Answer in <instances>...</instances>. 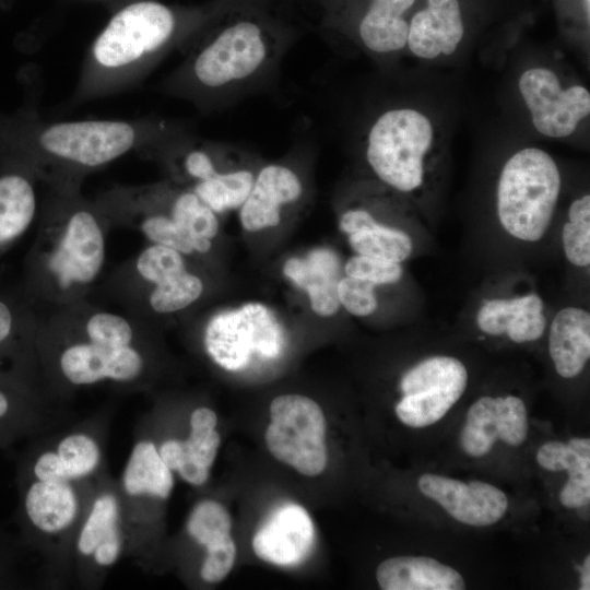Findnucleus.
I'll list each match as a JSON object with an SVG mask.
<instances>
[{"label":"nucleus","instance_id":"obj_1","mask_svg":"<svg viewBox=\"0 0 590 590\" xmlns=\"http://www.w3.org/2000/svg\"><path fill=\"white\" fill-rule=\"evenodd\" d=\"M292 38L287 28L255 10L227 9L185 49L166 88L203 109L225 106L276 75Z\"/></svg>","mask_w":590,"mask_h":590},{"label":"nucleus","instance_id":"obj_2","mask_svg":"<svg viewBox=\"0 0 590 590\" xmlns=\"http://www.w3.org/2000/svg\"><path fill=\"white\" fill-rule=\"evenodd\" d=\"M211 19L189 22L153 0L121 8L86 55L76 98L108 95L134 83L175 49L185 50Z\"/></svg>","mask_w":590,"mask_h":590},{"label":"nucleus","instance_id":"obj_3","mask_svg":"<svg viewBox=\"0 0 590 590\" xmlns=\"http://www.w3.org/2000/svg\"><path fill=\"white\" fill-rule=\"evenodd\" d=\"M560 192L553 157L524 148L505 163L497 184L496 205L504 229L523 241H538L547 231Z\"/></svg>","mask_w":590,"mask_h":590},{"label":"nucleus","instance_id":"obj_4","mask_svg":"<svg viewBox=\"0 0 590 590\" xmlns=\"http://www.w3.org/2000/svg\"><path fill=\"white\" fill-rule=\"evenodd\" d=\"M37 127L36 145L47 157L94 168L140 145H156L177 126L156 119H86Z\"/></svg>","mask_w":590,"mask_h":590},{"label":"nucleus","instance_id":"obj_5","mask_svg":"<svg viewBox=\"0 0 590 590\" xmlns=\"http://www.w3.org/2000/svg\"><path fill=\"white\" fill-rule=\"evenodd\" d=\"M434 142L435 130L427 116L414 108H390L370 125L365 155L384 184L412 192L423 186Z\"/></svg>","mask_w":590,"mask_h":590},{"label":"nucleus","instance_id":"obj_6","mask_svg":"<svg viewBox=\"0 0 590 590\" xmlns=\"http://www.w3.org/2000/svg\"><path fill=\"white\" fill-rule=\"evenodd\" d=\"M264 434L271 455L306 476L321 474L328 462L326 418L318 403L300 394H282L270 404Z\"/></svg>","mask_w":590,"mask_h":590},{"label":"nucleus","instance_id":"obj_7","mask_svg":"<svg viewBox=\"0 0 590 590\" xmlns=\"http://www.w3.org/2000/svg\"><path fill=\"white\" fill-rule=\"evenodd\" d=\"M208 354L226 370L247 367L253 356L276 358L284 346L283 330L262 304L248 303L215 315L204 332Z\"/></svg>","mask_w":590,"mask_h":590},{"label":"nucleus","instance_id":"obj_8","mask_svg":"<svg viewBox=\"0 0 590 590\" xmlns=\"http://www.w3.org/2000/svg\"><path fill=\"white\" fill-rule=\"evenodd\" d=\"M467 382V368L459 359L451 356L423 359L402 376L403 397L396 405V414L410 427L433 425L461 398Z\"/></svg>","mask_w":590,"mask_h":590},{"label":"nucleus","instance_id":"obj_9","mask_svg":"<svg viewBox=\"0 0 590 590\" xmlns=\"http://www.w3.org/2000/svg\"><path fill=\"white\" fill-rule=\"evenodd\" d=\"M518 87L533 127L543 135L568 137L590 114L589 91L581 85L563 88L556 73L547 68L526 70Z\"/></svg>","mask_w":590,"mask_h":590},{"label":"nucleus","instance_id":"obj_10","mask_svg":"<svg viewBox=\"0 0 590 590\" xmlns=\"http://www.w3.org/2000/svg\"><path fill=\"white\" fill-rule=\"evenodd\" d=\"M527 409L516 396L481 397L469 409L461 430L462 450L470 457L488 453L497 439L517 447L527 438Z\"/></svg>","mask_w":590,"mask_h":590},{"label":"nucleus","instance_id":"obj_11","mask_svg":"<svg viewBox=\"0 0 590 590\" xmlns=\"http://www.w3.org/2000/svg\"><path fill=\"white\" fill-rule=\"evenodd\" d=\"M423 495L439 504L452 518L468 526L498 522L508 509V498L498 487L482 482L426 473L417 481Z\"/></svg>","mask_w":590,"mask_h":590},{"label":"nucleus","instance_id":"obj_12","mask_svg":"<svg viewBox=\"0 0 590 590\" xmlns=\"http://www.w3.org/2000/svg\"><path fill=\"white\" fill-rule=\"evenodd\" d=\"M305 193L299 172L287 163L276 162L260 167L251 190L239 208L241 226L248 232L275 227L285 208L297 204Z\"/></svg>","mask_w":590,"mask_h":590},{"label":"nucleus","instance_id":"obj_13","mask_svg":"<svg viewBox=\"0 0 590 590\" xmlns=\"http://www.w3.org/2000/svg\"><path fill=\"white\" fill-rule=\"evenodd\" d=\"M315 527L307 510L284 504L272 511L252 538L256 555L279 566H296L310 554Z\"/></svg>","mask_w":590,"mask_h":590},{"label":"nucleus","instance_id":"obj_14","mask_svg":"<svg viewBox=\"0 0 590 590\" xmlns=\"http://www.w3.org/2000/svg\"><path fill=\"white\" fill-rule=\"evenodd\" d=\"M104 255V238L95 216L80 210L70 216L49 266L62 286L88 283L98 274Z\"/></svg>","mask_w":590,"mask_h":590},{"label":"nucleus","instance_id":"obj_15","mask_svg":"<svg viewBox=\"0 0 590 590\" xmlns=\"http://www.w3.org/2000/svg\"><path fill=\"white\" fill-rule=\"evenodd\" d=\"M464 34L458 0H427L409 23L406 46L416 57L435 59L452 55Z\"/></svg>","mask_w":590,"mask_h":590},{"label":"nucleus","instance_id":"obj_16","mask_svg":"<svg viewBox=\"0 0 590 590\" xmlns=\"http://www.w3.org/2000/svg\"><path fill=\"white\" fill-rule=\"evenodd\" d=\"M142 366L140 354L130 346L109 349L92 342L74 344L60 357L63 375L75 385L93 384L104 378L132 380Z\"/></svg>","mask_w":590,"mask_h":590},{"label":"nucleus","instance_id":"obj_17","mask_svg":"<svg viewBox=\"0 0 590 590\" xmlns=\"http://www.w3.org/2000/svg\"><path fill=\"white\" fill-rule=\"evenodd\" d=\"M476 323L481 331L489 335L507 333L516 343L535 341L546 327L544 304L536 294L493 298L481 306Z\"/></svg>","mask_w":590,"mask_h":590},{"label":"nucleus","instance_id":"obj_18","mask_svg":"<svg viewBox=\"0 0 590 590\" xmlns=\"http://www.w3.org/2000/svg\"><path fill=\"white\" fill-rule=\"evenodd\" d=\"M340 229L349 235L357 255L401 263L413 250L411 237L403 231L382 225L364 208H350L339 219Z\"/></svg>","mask_w":590,"mask_h":590},{"label":"nucleus","instance_id":"obj_19","mask_svg":"<svg viewBox=\"0 0 590 590\" xmlns=\"http://www.w3.org/2000/svg\"><path fill=\"white\" fill-rule=\"evenodd\" d=\"M376 579L384 590H462L463 577L455 568L427 556H397L381 562Z\"/></svg>","mask_w":590,"mask_h":590},{"label":"nucleus","instance_id":"obj_20","mask_svg":"<svg viewBox=\"0 0 590 590\" xmlns=\"http://www.w3.org/2000/svg\"><path fill=\"white\" fill-rule=\"evenodd\" d=\"M283 272L296 286L306 291L314 312L330 317L338 311L340 261L334 252L318 249L305 259L291 258L284 263Z\"/></svg>","mask_w":590,"mask_h":590},{"label":"nucleus","instance_id":"obj_21","mask_svg":"<svg viewBox=\"0 0 590 590\" xmlns=\"http://www.w3.org/2000/svg\"><path fill=\"white\" fill-rule=\"evenodd\" d=\"M548 353L557 374L578 376L590 357V315L578 307L560 309L554 317L548 335Z\"/></svg>","mask_w":590,"mask_h":590},{"label":"nucleus","instance_id":"obj_22","mask_svg":"<svg viewBox=\"0 0 590 590\" xmlns=\"http://www.w3.org/2000/svg\"><path fill=\"white\" fill-rule=\"evenodd\" d=\"M415 0H370L357 24L363 47L376 56H388L406 46L409 22L404 13Z\"/></svg>","mask_w":590,"mask_h":590},{"label":"nucleus","instance_id":"obj_23","mask_svg":"<svg viewBox=\"0 0 590 590\" xmlns=\"http://www.w3.org/2000/svg\"><path fill=\"white\" fill-rule=\"evenodd\" d=\"M22 508L34 528L55 533L74 520L78 502L68 482L36 480L25 488Z\"/></svg>","mask_w":590,"mask_h":590},{"label":"nucleus","instance_id":"obj_24","mask_svg":"<svg viewBox=\"0 0 590 590\" xmlns=\"http://www.w3.org/2000/svg\"><path fill=\"white\" fill-rule=\"evenodd\" d=\"M123 486L130 495L148 494L158 498L170 495L174 486L172 470L153 442L143 440L133 447L123 473Z\"/></svg>","mask_w":590,"mask_h":590},{"label":"nucleus","instance_id":"obj_25","mask_svg":"<svg viewBox=\"0 0 590 590\" xmlns=\"http://www.w3.org/2000/svg\"><path fill=\"white\" fill-rule=\"evenodd\" d=\"M35 210V192L25 177L16 174L0 177V245L24 233Z\"/></svg>","mask_w":590,"mask_h":590},{"label":"nucleus","instance_id":"obj_26","mask_svg":"<svg viewBox=\"0 0 590 590\" xmlns=\"http://www.w3.org/2000/svg\"><path fill=\"white\" fill-rule=\"evenodd\" d=\"M257 170L243 165L197 182L192 191L216 214L239 209L247 199Z\"/></svg>","mask_w":590,"mask_h":590},{"label":"nucleus","instance_id":"obj_27","mask_svg":"<svg viewBox=\"0 0 590 590\" xmlns=\"http://www.w3.org/2000/svg\"><path fill=\"white\" fill-rule=\"evenodd\" d=\"M170 217L194 239L197 252H206L211 248V239L219 231L216 213L192 190H184L174 197Z\"/></svg>","mask_w":590,"mask_h":590},{"label":"nucleus","instance_id":"obj_28","mask_svg":"<svg viewBox=\"0 0 590 590\" xmlns=\"http://www.w3.org/2000/svg\"><path fill=\"white\" fill-rule=\"evenodd\" d=\"M231 528L228 510L221 503L211 499L197 504L187 522L188 533L205 547L229 535Z\"/></svg>","mask_w":590,"mask_h":590},{"label":"nucleus","instance_id":"obj_29","mask_svg":"<svg viewBox=\"0 0 590 590\" xmlns=\"http://www.w3.org/2000/svg\"><path fill=\"white\" fill-rule=\"evenodd\" d=\"M203 292V283L187 271L155 285L150 295L151 307L157 312H174L196 302Z\"/></svg>","mask_w":590,"mask_h":590},{"label":"nucleus","instance_id":"obj_30","mask_svg":"<svg viewBox=\"0 0 590 590\" xmlns=\"http://www.w3.org/2000/svg\"><path fill=\"white\" fill-rule=\"evenodd\" d=\"M118 527V503L114 495L103 494L93 504L81 530L78 548L84 555L93 554L97 544Z\"/></svg>","mask_w":590,"mask_h":590},{"label":"nucleus","instance_id":"obj_31","mask_svg":"<svg viewBox=\"0 0 590 590\" xmlns=\"http://www.w3.org/2000/svg\"><path fill=\"white\" fill-rule=\"evenodd\" d=\"M181 255L175 249L154 244L139 256L138 272L144 280L155 285L162 284L186 271Z\"/></svg>","mask_w":590,"mask_h":590},{"label":"nucleus","instance_id":"obj_32","mask_svg":"<svg viewBox=\"0 0 590 590\" xmlns=\"http://www.w3.org/2000/svg\"><path fill=\"white\" fill-rule=\"evenodd\" d=\"M57 453L71 480L92 473L101 457L97 444L84 434H73L63 438Z\"/></svg>","mask_w":590,"mask_h":590},{"label":"nucleus","instance_id":"obj_33","mask_svg":"<svg viewBox=\"0 0 590 590\" xmlns=\"http://www.w3.org/2000/svg\"><path fill=\"white\" fill-rule=\"evenodd\" d=\"M86 333L92 343L109 349L129 346L133 337L129 322L109 312L93 315L86 323Z\"/></svg>","mask_w":590,"mask_h":590},{"label":"nucleus","instance_id":"obj_34","mask_svg":"<svg viewBox=\"0 0 590 590\" xmlns=\"http://www.w3.org/2000/svg\"><path fill=\"white\" fill-rule=\"evenodd\" d=\"M144 235L154 244L163 245L179 251H196L194 239L170 216L155 214L144 219L141 224Z\"/></svg>","mask_w":590,"mask_h":590},{"label":"nucleus","instance_id":"obj_35","mask_svg":"<svg viewBox=\"0 0 590 590\" xmlns=\"http://www.w3.org/2000/svg\"><path fill=\"white\" fill-rule=\"evenodd\" d=\"M344 271L347 276L362 279L374 285L397 283L403 274L399 262L363 255L351 257L344 266Z\"/></svg>","mask_w":590,"mask_h":590},{"label":"nucleus","instance_id":"obj_36","mask_svg":"<svg viewBox=\"0 0 590 590\" xmlns=\"http://www.w3.org/2000/svg\"><path fill=\"white\" fill-rule=\"evenodd\" d=\"M373 283L362 279L345 276L338 282V298L347 312L357 317L374 314L378 307Z\"/></svg>","mask_w":590,"mask_h":590},{"label":"nucleus","instance_id":"obj_37","mask_svg":"<svg viewBox=\"0 0 590 590\" xmlns=\"http://www.w3.org/2000/svg\"><path fill=\"white\" fill-rule=\"evenodd\" d=\"M536 461L545 470L563 471L567 473L590 470V458L579 456L568 444L562 441H547L536 453Z\"/></svg>","mask_w":590,"mask_h":590},{"label":"nucleus","instance_id":"obj_38","mask_svg":"<svg viewBox=\"0 0 590 590\" xmlns=\"http://www.w3.org/2000/svg\"><path fill=\"white\" fill-rule=\"evenodd\" d=\"M236 545L231 534L206 546V557L201 566L200 576L209 583L225 579L234 566Z\"/></svg>","mask_w":590,"mask_h":590},{"label":"nucleus","instance_id":"obj_39","mask_svg":"<svg viewBox=\"0 0 590 590\" xmlns=\"http://www.w3.org/2000/svg\"><path fill=\"white\" fill-rule=\"evenodd\" d=\"M567 260L576 267L590 264V221H568L562 234Z\"/></svg>","mask_w":590,"mask_h":590},{"label":"nucleus","instance_id":"obj_40","mask_svg":"<svg viewBox=\"0 0 590 590\" xmlns=\"http://www.w3.org/2000/svg\"><path fill=\"white\" fill-rule=\"evenodd\" d=\"M559 502L566 508L585 507L590 502V470L568 474L559 492Z\"/></svg>","mask_w":590,"mask_h":590},{"label":"nucleus","instance_id":"obj_41","mask_svg":"<svg viewBox=\"0 0 590 590\" xmlns=\"http://www.w3.org/2000/svg\"><path fill=\"white\" fill-rule=\"evenodd\" d=\"M32 472L36 480L69 482L71 479L57 452H44L34 462Z\"/></svg>","mask_w":590,"mask_h":590},{"label":"nucleus","instance_id":"obj_42","mask_svg":"<svg viewBox=\"0 0 590 590\" xmlns=\"http://www.w3.org/2000/svg\"><path fill=\"white\" fill-rule=\"evenodd\" d=\"M15 399L7 388L0 387V442L16 430L19 420Z\"/></svg>","mask_w":590,"mask_h":590},{"label":"nucleus","instance_id":"obj_43","mask_svg":"<svg viewBox=\"0 0 590 590\" xmlns=\"http://www.w3.org/2000/svg\"><path fill=\"white\" fill-rule=\"evenodd\" d=\"M121 547L118 527L113 529L95 547L93 555L101 566H109L116 562Z\"/></svg>","mask_w":590,"mask_h":590},{"label":"nucleus","instance_id":"obj_44","mask_svg":"<svg viewBox=\"0 0 590 590\" xmlns=\"http://www.w3.org/2000/svg\"><path fill=\"white\" fill-rule=\"evenodd\" d=\"M158 452L172 471H177L188 459L186 440L168 439L162 444Z\"/></svg>","mask_w":590,"mask_h":590},{"label":"nucleus","instance_id":"obj_45","mask_svg":"<svg viewBox=\"0 0 590 590\" xmlns=\"http://www.w3.org/2000/svg\"><path fill=\"white\" fill-rule=\"evenodd\" d=\"M217 424V417L209 408L196 409L190 417V436L203 437L212 433Z\"/></svg>","mask_w":590,"mask_h":590},{"label":"nucleus","instance_id":"obj_46","mask_svg":"<svg viewBox=\"0 0 590 590\" xmlns=\"http://www.w3.org/2000/svg\"><path fill=\"white\" fill-rule=\"evenodd\" d=\"M568 221H590V196L585 194L571 202L568 210Z\"/></svg>","mask_w":590,"mask_h":590},{"label":"nucleus","instance_id":"obj_47","mask_svg":"<svg viewBox=\"0 0 590 590\" xmlns=\"http://www.w3.org/2000/svg\"><path fill=\"white\" fill-rule=\"evenodd\" d=\"M13 317L5 303L0 300V345L7 341L12 332Z\"/></svg>","mask_w":590,"mask_h":590},{"label":"nucleus","instance_id":"obj_48","mask_svg":"<svg viewBox=\"0 0 590 590\" xmlns=\"http://www.w3.org/2000/svg\"><path fill=\"white\" fill-rule=\"evenodd\" d=\"M11 562V552L0 534V583L7 580Z\"/></svg>","mask_w":590,"mask_h":590},{"label":"nucleus","instance_id":"obj_49","mask_svg":"<svg viewBox=\"0 0 590 590\" xmlns=\"http://www.w3.org/2000/svg\"><path fill=\"white\" fill-rule=\"evenodd\" d=\"M579 456L590 458V439L575 437L567 442Z\"/></svg>","mask_w":590,"mask_h":590},{"label":"nucleus","instance_id":"obj_50","mask_svg":"<svg viewBox=\"0 0 590 590\" xmlns=\"http://www.w3.org/2000/svg\"><path fill=\"white\" fill-rule=\"evenodd\" d=\"M580 589L589 590L590 589V556L587 555L583 565L581 567L580 576Z\"/></svg>","mask_w":590,"mask_h":590},{"label":"nucleus","instance_id":"obj_51","mask_svg":"<svg viewBox=\"0 0 590 590\" xmlns=\"http://www.w3.org/2000/svg\"><path fill=\"white\" fill-rule=\"evenodd\" d=\"M585 1H586V4H587V10L589 11L590 0H585Z\"/></svg>","mask_w":590,"mask_h":590}]
</instances>
